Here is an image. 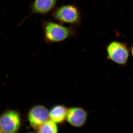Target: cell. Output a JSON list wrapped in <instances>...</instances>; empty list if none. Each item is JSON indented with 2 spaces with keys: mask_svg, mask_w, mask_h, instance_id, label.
I'll return each mask as SVG.
<instances>
[{
  "mask_svg": "<svg viewBox=\"0 0 133 133\" xmlns=\"http://www.w3.org/2000/svg\"><path fill=\"white\" fill-rule=\"evenodd\" d=\"M44 39L48 43L60 42L76 35L72 27H66L51 21H45L43 24Z\"/></svg>",
  "mask_w": 133,
  "mask_h": 133,
  "instance_id": "6da1fadb",
  "label": "cell"
},
{
  "mask_svg": "<svg viewBox=\"0 0 133 133\" xmlns=\"http://www.w3.org/2000/svg\"><path fill=\"white\" fill-rule=\"evenodd\" d=\"M52 15L55 20L62 23L77 25L81 22L80 12L74 5H62L56 9Z\"/></svg>",
  "mask_w": 133,
  "mask_h": 133,
  "instance_id": "7a4b0ae2",
  "label": "cell"
},
{
  "mask_svg": "<svg viewBox=\"0 0 133 133\" xmlns=\"http://www.w3.org/2000/svg\"><path fill=\"white\" fill-rule=\"evenodd\" d=\"M108 58L119 65H124L128 61L129 50L125 43L112 41L106 48Z\"/></svg>",
  "mask_w": 133,
  "mask_h": 133,
  "instance_id": "3957f363",
  "label": "cell"
},
{
  "mask_svg": "<svg viewBox=\"0 0 133 133\" xmlns=\"http://www.w3.org/2000/svg\"><path fill=\"white\" fill-rule=\"evenodd\" d=\"M21 125V119L17 111L8 110L0 116V128L3 133H17Z\"/></svg>",
  "mask_w": 133,
  "mask_h": 133,
  "instance_id": "277c9868",
  "label": "cell"
},
{
  "mask_svg": "<svg viewBox=\"0 0 133 133\" xmlns=\"http://www.w3.org/2000/svg\"><path fill=\"white\" fill-rule=\"evenodd\" d=\"M28 119L31 127L37 131L43 124L50 119L49 110L43 105H36L29 111Z\"/></svg>",
  "mask_w": 133,
  "mask_h": 133,
  "instance_id": "5b68a950",
  "label": "cell"
},
{
  "mask_svg": "<svg viewBox=\"0 0 133 133\" xmlns=\"http://www.w3.org/2000/svg\"><path fill=\"white\" fill-rule=\"evenodd\" d=\"M87 117L88 113L85 109L74 107L68 108L66 120L72 127L79 128L85 124Z\"/></svg>",
  "mask_w": 133,
  "mask_h": 133,
  "instance_id": "8992f818",
  "label": "cell"
},
{
  "mask_svg": "<svg viewBox=\"0 0 133 133\" xmlns=\"http://www.w3.org/2000/svg\"><path fill=\"white\" fill-rule=\"evenodd\" d=\"M57 0H34L31 5L32 12L41 15L47 14L55 7Z\"/></svg>",
  "mask_w": 133,
  "mask_h": 133,
  "instance_id": "52a82bcc",
  "label": "cell"
},
{
  "mask_svg": "<svg viewBox=\"0 0 133 133\" xmlns=\"http://www.w3.org/2000/svg\"><path fill=\"white\" fill-rule=\"evenodd\" d=\"M68 108L63 105H56L49 111L50 119L57 124H62L66 120Z\"/></svg>",
  "mask_w": 133,
  "mask_h": 133,
  "instance_id": "ba28073f",
  "label": "cell"
},
{
  "mask_svg": "<svg viewBox=\"0 0 133 133\" xmlns=\"http://www.w3.org/2000/svg\"><path fill=\"white\" fill-rule=\"evenodd\" d=\"M38 133H58L57 124L49 119L43 124L37 130Z\"/></svg>",
  "mask_w": 133,
  "mask_h": 133,
  "instance_id": "9c48e42d",
  "label": "cell"
},
{
  "mask_svg": "<svg viewBox=\"0 0 133 133\" xmlns=\"http://www.w3.org/2000/svg\"><path fill=\"white\" fill-rule=\"evenodd\" d=\"M131 55H132V57L133 58V45H132V47H131Z\"/></svg>",
  "mask_w": 133,
  "mask_h": 133,
  "instance_id": "30bf717a",
  "label": "cell"
},
{
  "mask_svg": "<svg viewBox=\"0 0 133 133\" xmlns=\"http://www.w3.org/2000/svg\"><path fill=\"white\" fill-rule=\"evenodd\" d=\"M0 133H3L2 132V131L1 130V128H0Z\"/></svg>",
  "mask_w": 133,
  "mask_h": 133,
  "instance_id": "8fae6325",
  "label": "cell"
},
{
  "mask_svg": "<svg viewBox=\"0 0 133 133\" xmlns=\"http://www.w3.org/2000/svg\"></svg>",
  "mask_w": 133,
  "mask_h": 133,
  "instance_id": "7c38bea8",
  "label": "cell"
}]
</instances>
